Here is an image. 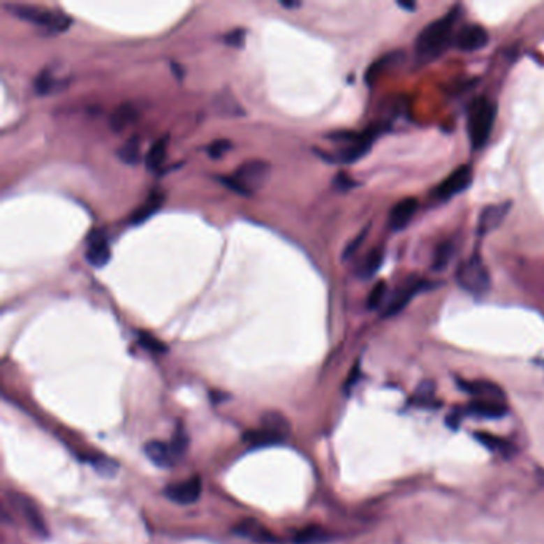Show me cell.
I'll return each instance as SVG.
<instances>
[{
	"mask_svg": "<svg viewBox=\"0 0 544 544\" xmlns=\"http://www.w3.org/2000/svg\"><path fill=\"white\" fill-rule=\"evenodd\" d=\"M458 8H452L446 16L429 22L417 38V52L423 58H434L450 45L453 26L458 20Z\"/></svg>",
	"mask_w": 544,
	"mask_h": 544,
	"instance_id": "cell-1",
	"label": "cell"
},
{
	"mask_svg": "<svg viewBox=\"0 0 544 544\" xmlns=\"http://www.w3.org/2000/svg\"><path fill=\"white\" fill-rule=\"evenodd\" d=\"M497 120V104L487 98H478L468 109V136L474 149L484 147Z\"/></svg>",
	"mask_w": 544,
	"mask_h": 544,
	"instance_id": "cell-2",
	"label": "cell"
},
{
	"mask_svg": "<svg viewBox=\"0 0 544 544\" xmlns=\"http://www.w3.org/2000/svg\"><path fill=\"white\" fill-rule=\"evenodd\" d=\"M270 176V165L263 160H249L241 163L232 176H222L221 182L240 195H252L257 192Z\"/></svg>",
	"mask_w": 544,
	"mask_h": 544,
	"instance_id": "cell-3",
	"label": "cell"
},
{
	"mask_svg": "<svg viewBox=\"0 0 544 544\" xmlns=\"http://www.w3.org/2000/svg\"><path fill=\"white\" fill-rule=\"evenodd\" d=\"M7 10L11 15L22 21L31 22L38 27H45L50 32H63L71 24V18L59 11L38 7V5H7Z\"/></svg>",
	"mask_w": 544,
	"mask_h": 544,
	"instance_id": "cell-4",
	"label": "cell"
},
{
	"mask_svg": "<svg viewBox=\"0 0 544 544\" xmlns=\"http://www.w3.org/2000/svg\"><path fill=\"white\" fill-rule=\"evenodd\" d=\"M457 281L464 291L474 295H482L490 289V274L480 256L474 254L471 259L460 263Z\"/></svg>",
	"mask_w": 544,
	"mask_h": 544,
	"instance_id": "cell-5",
	"label": "cell"
},
{
	"mask_svg": "<svg viewBox=\"0 0 544 544\" xmlns=\"http://www.w3.org/2000/svg\"><path fill=\"white\" fill-rule=\"evenodd\" d=\"M471 182H473V168L469 165H462L448 176L444 182L437 185L434 189V196L437 200L446 201L450 200L452 196L462 193L466 190Z\"/></svg>",
	"mask_w": 544,
	"mask_h": 544,
	"instance_id": "cell-6",
	"label": "cell"
},
{
	"mask_svg": "<svg viewBox=\"0 0 544 544\" xmlns=\"http://www.w3.org/2000/svg\"><path fill=\"white\" fill-rule=\"evenodd\" d=\"M489 32H487L484 27L479 24H468L457 34L455 45L462 52L473 53L484 48L485 45L489 43Z\"/></svg>",
	"mask_w": 544,
	"mask_h": 544,
	"instance_id": "cell-7",
	"label": "cell"
},
{
	"mask_svg": "<svg viewBox=\"0 0 544 544\" xmlns=\"http://www.w3.org/2000/svg\"><path fill=\"white\" fill-rule=\"evenodd\" d=\"M85 259L89 265L96 268H103L109 263L110 246H109V240L105 238V235L103 232H93L88 237Z\"/></svg>",
	"mask_w": 544,
	"mask_h": 544,
	"instance_id": "cell-8",
	"label": "cell"
},
{
	"mask_svg": "<svg viewBox=\"0 0 544 544\" xmlns=\"http://www.w3.org/2000/svg\"><path fill=\"white\" fill-rule=\"evenodd\" d=\"M422 288H423V281L422 279H417V278H412V279H409V281L404 283L401 288L397 289L395 294H392L388 304H386L383 316L385 318L395 316L399 311H402L409 302L412 300V297L417 294Z\"/></svg>",
	"mask_w": 544,
	"mask_h": 544,
	"instance_id": "cell-9",
	"label": "cell"
},
{
	"mask_svg": "<svg viewBox=\"0 0 544 544\" xmlns=\"http://www.w3.org/2000/svg\"><path fill=\"white\" fill-rule=\"evenodd\" d=\"M165 495L171 501L179 504H192L201 495V480L200 478H190L179 484H172L165 489Z\"/></svg>",
	"mask_w": 544,
	"mask_h": 544,
	"instance_id": "cell-10",
	"label": "cell"
},
{
	"mask_svg": "<svg viewBox=\"0 0 544 544\" xmlns=\"http://www.w3.org/2000/svg\"><path fill=\"white\" fill-rule=\"evenodd\" d=\"M509 211H511V203H509V201L508 203L487 206L479 216V222H478L479 235H487L500 227L504 219L508 217Z\"/></svg>",
	"mask_w": 544,
	"mask_h": 544,
	"instance_id": "cell-11",
	"label": "cell"
},
{
	"mask_svg": "<svg viewBox=\"0 0 544 544\" xmlns=\"http://www.w3.org/2000/svg\"><path fill=\"white\" fill-rule=\"evenodd\" d=\"M374 134L372 133H364L358 134L350 141L344 150L337 152V160L340 163H353V161L362 159L364 155L369 152V149L372 147L374 142Z\"/></svg>",
	"mask_w": 544,
	"mask_h": 544,
	"instance_id": "cell-12",
	"label": "cell"
},
{
	"mask_svg": "<svg viewBox=\"0 0 544 544\" xmlns=\"http://www.w3.org/2000/svg\"><path fill=\"white\" fill-rule=\"evenodd\" d=\"M418 209V200L413 196H407L401 201H397L390 212V227L391 230H402L412 221V217Z\"/></svg>",
	"mask_w": 544,
	"mask_h": 544,
	"instance_id": "cell-13",
	"label": "cell"
},
{
	"mask_svg": "<svg viewBox=\"0 0 544 544\" xmlns=\"http://www.w3.org/2000/svg\"><path fill=\"white\" fill-rule=\"evenodd\" d=\"M144 450L150 462H154L156 466L160 468H170L171 464L175 463V460L177 458L175 455V452H172L171 446L160 441H150L149 444H145Z\"/></svg>",
	"mask_w": 544,
	"mask_h": 544,
	"instance_id": "cell-14",
	"label": "cell"
},
{
	"mask_svg": "<svg viewBox=\"0 0 544 544\" xmlns=\"http://www.w3.org/2000/svg\"><path fill=\"white\" fill-rule=\"evenodd\" d=\"M462 388L464 391L471 392V395L479 396V399H495L501 401L503 391L500 386L485 380H476V381H462Z\"/></svg>",
	"mask_w": 544,
	"mask_h": 544,
	"instance_id": "cell-15",
	"label": "cell"
},
{
	"mask_svg": "<svg viewBox=\"0 0 544 544\" xmlns=\"http://www.w3.org/2000/svg\"><path fill=\"white\" fill-rule=\"evenodd\" d=\"M139 112L133 104H122L114 110V114L110 115V128L115 133H123L128 126H131L134 122L138 120Z\"/></svg>",
	"mask_w": 544,
	"mask_h": 544,
	"instance_id": "cell-16",
	"label": "cell"
},
{
	"mask_svg": "<svg viewBox=\"0 0 544 544\" xmlns=\"http://www.w3.org/2000/svg\"><path fill=\"white\" fill-rule=\"evenodd\" d=\"M468 411L482 418H501L506 413V406L495 399H476L469 404Z\"/></svg>",
	"mask_w": 544,
	"mask_h": 544,
	"instance_id": "cell-17",
	"label": "cell"
},
{
	"mask_svg": "<svg viewBox=\"0 0 544 544\" xmlns=\"http://www.w3.org/2000/svg\"><path fill=\"white\" fill-rule=\"evenodd\" d=\"M163 201H165V195L159 192V190H155V192L150 193L149 198L144 201V205L139 206L138 209L133 212L131 223L138 226V223H142L147 221L149 217H152L155 212L160 209L161 205H163Z\"/></svg>",
	"mask_w": 544,
	"mask_h": 544,
	"instance_id": "cell-18",
	"label": "cell"
},
{
	"mask_svg": "<svg viewBox=\"0 0 544 544\" xmlns=\"http://www.w3.org/2000/svg\"><path fill=\"white\" fill-rule=\"evenodd\" d=\"M11 497L15 498V501H16V504H18L20 511L24 514L26 520L29 522L32 529L36 530L38 535H47V525H45L42 515H41V513L37 511L36 506H34L31 501H27L26 498L18 497V495H11Z\"/></svg>",
	"mask_w": 544,
	"mask_h": 544,
	"instance_id": "cell-19",
	"label": "cell"
},
{
	"mask_svg": "<svg viewBox=\"0 0 544 544\" xmlns=\"http://www.w3.org/2000/svg\"><path fill=\"white\" fill-rule=\"evenodd\" d=\"M166 150H168V141L166 138H161L156 141L152 147L149 149L147 155H145V166L149 171H155L163 165L166 159Z\"/></svg>",
	"mask_w": 544,
	"mask_h": 544,
	"instance_id": "cell-20",
	"label": "cell"
},
{
	"mask_svg": "<svg viewBox=\"0 0 544 544\" xmlns=\"http://www.w3.org/2000/svg\"><path fill=\"white\" fill-rule=\"evenodd\" d=\"M216 110L219 114H222V117H241L244 114V110L240 108L233 94L227 91L221 93L216 98Z\"/></svg>",
	"mask_w": 544,
	"mask_h": 544,
	"instance_id": "cell-21",
	"label": "cell"
},
{
	"mask_svg": "<svg viewBox=\"0 0 544 544\" xmlns=\"http://www.w3.org/2000/svg\"><path fill=\"white\" fill-rule=\"evenodd\" d=\"M117 155H119V159L128 166H136L141 163V145H139L138 138L134 136L130 141L123 144Z\"/></svg>",
	"mask_w": 544,
	"mask_h": 544,
	"instance_id": "cell-22",
	"label": "cell"
},
{
	"mask_svg": "<svg viewBox=\"0 0 544 544\" xmlns=\"http://www.w3.org/2000/svg\"><path fill=\"white\" fill-rule=\"evenodd\" d=\"M383 262V249L381 248H375L369 252L366 256V259L362 260L361 267H360V277L361 278H372L375 273L378 272V268Z\"/></svg>",
	"mask_w": 544,
	"mask_h": 544,
	"instance_id": "cell-23",
	"label": "cell"
},
{
	"mask_svg": "<svg viewBox=\"0 0 544 544\" xmlns=\"http://www.w3.org/2000/svg\"><path fill=\"white\" fill-rule=\"evenodd\" d=\"M476 439H478L482 446H485L492 452H500L501 455H508L509 452H513V446L508 441L501 439L495 434L490 433H476Z\"/></svg>",
	"mask_w": 544,
	"mask_h": 544,
	"instance_id": "cell-24",
	"label": "cell"
},
{
	"mask_svg": "<svg viewBox=\"0 0 544 544\" xmlns=\"http://www.w3.org/2000/svg\"><path fill=\"white\" fill-rule=\"evenodd\" d=\"M235 531L243 536H248V538H252V540H267L268 535L267 530L263 529V527H260L257 522H254V520H246V522H241L237 529H235Z\"/></svg>",
	"mask_w": 544,
	"mask_h": 544,
	"instance_id": "cell-25",
	"label": "cell"
},
{
	"mask_svg": "<svg viewBox=\"0 0 544 544\" xmlns=\"http://www.w3.org/2000/svg\"><path fill=\"white\" fill-rule=\"evenodd\" d=\"M34 87H36L37 94H42V96H45V94H50V93L54 91V88L58 87V80H56V77L53 75L52 71H43L37 75L36 85Z\"/></svg>",
	"mask_w": 544,
	"mask_h": 544,
	"instance_id": "cell-26",
	"label": "cell"
},
{
	"mask_svg": "<svg viewBox=\"0 0 544 544\" xmlns=\"http://www.w3.org/2000/svg\"><path fill=\"white\" fill-rule=\"evenodd\" d=\"M324 538H326V535H324L323 529H319V527H307V529L300 530L295 535L294 541L295 544H313L323 541Z\"/></svg>",
	"mask_w": 544,
	"mask_h": 544,
	"instance_id": "cell-27",
	"label": "cell"
},
{
	"mask_svg": "<svg viewBox=\"0 0 544 544\" xmlns=\"http://www.w3.org/2000/svg\"><path fill=\"white\" fill-rule=\"evenodd\" d=\"M386 293H388V286H386L385 281H378L374 286L372 291L367 297V308L369 310H375V308H380V305L383 304Z\"/></svg>",
	"mask_w": 544,
	"mask_h": 544,
	"instance_id": "cell-28",
	"label": "cell"
},
{
	"mask_svg": "<svg viewBox=\"0 0 544 544\" xmlns=\"http://www.w3.org/2000/svg\"><path fill=\"white\" fill-rule=\"evenodd\" d=\"M452 252H453V248H452L450 243H444V244H441L439 248H437L436 256H434V263H433L434 270H437V272L444 270L448 260H450Z\"/></svg>",
	"mask_w": 544,
	"mask_h": 544,
	"instance_id": "cell-29",
	"label": "cell"
},
{
	"mask_svg": "<svg viewBox=\"0 0 544 544\" xmlns=\"http://www.w3.org/2000/svg\"><path fill=\"white\" fill-rule=\"evenodd\" d=\"M88 462L98 469V473L104 476H112L117 471V463L114 460L108 457H96V458H88Z\"/></svg>",
	"mask_w": 544,
	"mask_h": 544,
	"instance_id": "cell-30",
	"label": "cell"
},
{
	"mask_svg": "<svg viewBox=\"0 0 544 544\" xmlns=\"http://www.w3.org/2000/svg\"><path fill=\"white\" fill-rule=\"evenodd\" d=\"M230 149H232V142L227 141V139H217V141L207 145L206 152H207V155L211 156V159H222V156L226 155Z\"/></svg>",
	"mask_w": 544,
	"mask_h": 544,
	"instance_id": "cell-31",
	"label": "cell"
},
{
	"mask_svg": "<svg viewBox=\"0 0 544 544\" xmlns=\"http://www.w3.org/2000/svg\"><path fill=\"white\" fill-rule=\"evenodd\" d=\"M139 344H141L145 350L152 351V353H165L166 346L161 344L159 339H155L154 335L141 332L139 334Z\"/></svg>",
	"mask_w": 544,
	"mask_h": 544,
	"instance_id": "cell-32",
	"label": "cell"
},
{
	"mask_svg": "<svg viewBox=\"0 0 544 544\" xmlns=\"http://www.w3.org/2000/svg\"><path fill=\"white\" fill-rule=\"evenodd\" d=\"M170 446H171L172 452H175V455H176V457L182 455L184 450H185V448H187V446H189V437H187V434H185L182 429H177V433H176L175 437H172V441H171V444H170Z\"/></svg>",
	"mask_w": 544,
	"mask_h": 544,
	"instance_id": "cell-33",
	"label": "cell"
},
{
	"mask_svg": "<svg viewBox=\"0 0 544 544\" xmlns=\"http://www.w3.org/2000/svg\"><path fill=\"white\" fill-rule=\"evenodd\" d=\"M244 37H246V32L243 29H235L232 32H228L227 36L223 37V41H226V43L230 45V47L241 48L244 45Z\"/></svg>",
	"mask_w": 544,
	"mask_h": 544,
	"instance_id": "cell-34",
	"label": "cell"
},
{
	"mask_svg": "<svg viewBox=\"0 0 544 544\" xmlns=\"http://www.w3.org/2000/svg\"><path fill=\"white\" fill-rule=\"evenodd\" d=\"M366 237H367V228H364L362 232L358 235V237L353 240L348 246H346V249L344 251V259H348V257H351L353 254H355L356 249L360 248L361 243H362L364 238H366Z\"/></svg>",
	"mask_w": 544,
	"mask_h": 544,
	"instance_id": "cell-35",
	"label": "cell"
},
{
	"mask_svg": "<svg viewBox=\"0 0 544 544\" xmlns=\"http://www.w3.org/2000/svg\"><path fill=\"white\" fill-rule=\"evenodd\" d=\"M335 185H337V187L341 190H348L350 187L355 185V182H353L346 175H339L337 177H335Z\"/></svg>",
	"mask_w": 544,
	"mask_h": 544,
	"instance_id": "cell-36",
	"label": "cell"
},
{
	"mask_svg": "<svg viewBox=\"0 0 544 544\" xmlns=\"http://www.w3.org/2000/svg\"><path fill=\"white\" fill-rule=\"evenodd\" d=\"M279 3H281L284 8H289V10L300 7V2H289V0H281V2H279Z\"/></svg>",
	"mask_w": 544,
	"mask_h": 544,
	"instance_id": "cell-37",
	"label": "cell"
},
{
	"mask_svg": "<svg viewBox=\"0 0 544 544\" xmlns=\"http://www.w3.org/2000/svg\"><path fill=\"white\" fill-rule=\"evenodd\" d=\"M397 5H399V7H402V8L409 10V11H413L415 8H417V3L415 2H397Z\"/></svg>",
	"mask_w": 544,
	"mask_h": 544,
	"instance_id": "cell-38",
	"label": "cell"
}]
</instances>
